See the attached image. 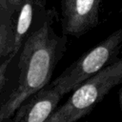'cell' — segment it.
Wrapping results in <instances>:
<instances>
[{
    "label": "cell",
    "instance_id": "cell-1",
    "mask_svg": "<svg viewBox=\"0 0 122 122\" xmlns=\"http://www.w3.org/2000/svg\"><path fill=\"white\" fill-rule=\"evenodd\" d=\"M57 38L49 21L27 36L20 52L16 85L0 106V122L10 120L25 100L50 82L56 63Z\"/></svg>",
    "mask_w": 122,
    "mask_h": 122
},
{
    "label": "cell",
    "instance_id": "cell-2",
    "mask_svg": "<svg viewBox=\"0 0 122 122\" xmlns=\"http://www.w3.org/2000/svg\"><path fill=\"white\" fill-rule=\"evenodd\" d=\"M122 82V57L80 84L47 122H74L87 115L115 86Z\"/></svg>",
    "mask_w": 122,
    "mask_h": 122
},
{
    "label": "cell",
    "instance_id": "cell-3",
    "mask_svg": "<svg viewBox=\"0 0 122 122\" xmlns=\"http://www.w3.org/2000/svg\"><path fill=\"white\" fill-rule=\"evenodd\" d=\"M121 45L122 29H118L70 65L51 85L55 87L63 95L74 91L80 84L111 63L119 52Z\"/></svg>",
    "mask_w": 122,
    "mask_h": 122
},
{
    "label": "cell",
    "instance_id": "cell-4",
    "mask_svg": "<svg viewBox=\"0 0 122 122\" xmlns=\"http://www.w3.org/2000/svg\"><path fill=\"white\" fill-rule=\"evenodd\" d=\"M102 0H61L62 30L65 34L81 36L99 21Z\"/></svg>",
    "mask_w": 122,
    "mask_h": 122
},
{
    "label": "cell",
    "instance_id": "cell-5",
    "mask_svg": "<svg viewBox=\"0 0 122 122\" xmlns=\"http://www.w3.org/2000/svg\"><path fill=\"white\" fill-rule=\"evenodd\" d=\"M63 94L49 85L25 100L10 120L14 122H44L52 114Z\"/></svg>",
    "mask_w": 122,
    "mask_h": 122
},
{
    "label": "cell",
    "instance_id": "cell-6",
    "mask_svg": "<svg viewBox=\"0 0 122 122\" xmlns=\"http://www.w3.org/2000/svg\"><path fill=\"white\" fill-rule=\"evenodd\" d=\"M17 12L9 0H0V60L11 54Z\"/></svg>",
    "mask_w": 122,
    "mask_h": 122
},
{
    "label": "cell",
    "instance_id": "cell-7",
    "mask_svg": "<svg viewBox=\"0 0 122 122\" xmlns=\"http://www.w3.org/2000/svg\"><path fill=\"white\" fill-rule=\"evenodd\" d=\"M37 3L38 0H22L21 2V6L17 13L14 33V44L11 52L14 55H16L19 50L22 48V45L30 31L33 19V12Z\"/></svg>",
    "mask_w": 122,
    "mask_h": 122
},
{
    "label": "cell",
    "instance_id": "cell-8",
    "mask_svg": "<svg viewBox=\"0 0 122 122\" xmlns=\"http://www.w3.org/2000/svg\"><path fill=\"white\" fill-rule=\"evenodd\" d=\"M14 54L11 53L9 56H7L5 59L2 60V62L0 63V92L2 91V89L4 88L6 81H7V73H8V70H9V66L11 62V60L14 58Z\"/></svg>",
    "mask_w": 122,
    "mask_h": 122
},
{
    "label": "cell",
    "instance_id": "cell-9",
    "mask_svg": "<svg viewBox=\"0 0 122 122\" xmlns=\"http://www.w3.org/2000/svg\"><path fill=\"white\" fill-rule=\"evenodd\" d=\"M9 2H10V5L13 7V9L16 10V12L18 13L19 9H20V6H21V2H22V0H9Z\"/></svg>",
    "mask_w": 122,
    "mask_h": 122
},
{
    "label": "cell",
    "instance_id": "cell-10",
    "mask_svg": "<svg viewBox=\"0 0 122 122\" xmlns=\"http://www.w3.org/2000/svg\"><path fill=\"white\" fill-rule=\"evenodd\" d=\"M119 105L122 110V89L120 90V92H119Z\"/></svg>",
    "mask_w": 122,
    "mask_h": 122
}]
</instances>
